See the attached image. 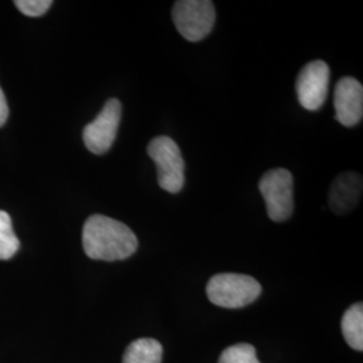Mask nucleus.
<instances>
[{
	"label": "nucleus",
	"instance_id": "obj_1",
	"mask_svg": "<svg viewBox=\"0 0 363 363\" xmlns=\"http://www.w3.org/2000/svg\"><path fill=\"white\" fill-rule=\"evenodd\" d=\"M82 245L86 256L91 259L117 261L130 257L136 252L139 242L125 223L94 214L85 220Z\"/></svg>",
	"mask_w": 363,
	"mask_h": 363
},
{
	"label": "nucleus",
	"instance_id": "obj_2",
	"mask_svg": "<svg viewBox=\"0 0 363 363\" xmlns=\"http://www.w3.org/2000/svg\"><path fill=\"white\" fill-rule=\"evenodd\" d=\"M210 301L223 308H242L261 295L259 281L247 274L220 273L210 279L206 286Z\"/></svg>",
	"mask_w": 363,
	"mask_h": 363
},
{
	"label": "nucleus",
	"instance_id": "obj_3",
	"mask_svg": "<svg viewBox=\"0 0 363 363\" xmlns=\"http://www.w3.org/2000/svg\"><path fill=\"white\" fill-rule=\"evenodd\" d=\"M147 152L156 164L159 186L167 193L178 194L184 186L186 167L178 144L169 136H157L148 144Z\"/></svg>",
	"mask_w": 363,
	"mask_h": 363
},
{
	"label": "nucleus",
	"instance_id": "obj_4",
	"mask_svg": "<svg viewBox=\"0 0 363 363\" xmlns=\"http://www.w3.org/2000/svg\"><path fill=\"white\" fill-rule=\"evenodd\" d=\"M172 21L183 38L199 42L208 37L216 23L214 3L210 0L175 1Z\"/></svg>",
	"mask_w": 363,
	"mask_h": 363
},
{
	"label": "nucleus",
	"instance_id": "obj_5",
	"mask_svg": "<svg viewBox=\"0 0 363 363\" xmlns=\"http://www.w3.org/2000/svg\"><path fill=\"white\" fill-rule=\"evenodd\" d=\"M259 193L265 199L268 217L274 222L291 218L294 202V175L286 169H274L265 172L259 183Z\"/></svg>",
	"mask_w": 363,
	"mask_h": 363
},
{
	"label": "nucleus",
	"instance_id": "obj_6",
	"mask_svg": "<svg viewBox=\"0 0 363 363\" xmlns=\"http://www.w3.org/2000/svg\"><path fill=\"white\" fill-rule=\"evenodd\" d=\"M121 121V103L111 99L91 123L84 130V143L94 155H103L115 143L118 125Z\"/></svg>",
	"mask_w": 363,
	"mask_h": 363
},
{
	"label": "nucleus",
	"instance_id": "obj_7",
	"mask_svg": "<svg viewBox=\"0 0 363 363\" xmlns=\"http://www.w3.org/2000/svg\"><path fill=\"white\" fill-rule=\"evenodd\" d=\"M330 67L325 61L316 60L304 66L296 79V94L300 105L310 111H319L327 100Z\"/></svg>",
	"mask_w": 363,
	"mask_h": 363
},
{
	"label": "nucleus",
	"instance_id": "obj_8",
	"mask_svg": "<svg viewBox=\"0 0 363 363\" xmlns=\"http://www.w3.org/2000/svg\"><path fill=\"white\" fill-rule=\"evenodd\" d=\"M335 120L345 127H355L362 121L363 86L352 77H343L337 81L334 91Z\"/></svg>",
	"mask_w": 363,
	"mask_h": 363
},
{
	"label": "nucleus",
	"instance_id": "obj_9",
	"mask_svg": "<svg viewBox=\"0 0 363 363\" xmlns=\"http://www.w3.org/2000/svg\"><path fill=\"white\" fill-rule=\"evenodd\" d=\"M363 191L362 177L357 172H343L333 182L328 205L335 214L350 213L358 206Z\"/></svg>",
	"mask_w": 363,
	"mask_h": 363
},
{
	"label": "nucleus",
	"instance_id": "obj_10",
	"mask_svg": "<svg viewBox=\"0 0 363 363\" xmlns=\"http://www.w3.org/2000/svg\"><path fill=\"white\" fill-rule=\"evenodd\" d=\"M163 347L151 337H142L127 347L123 363H162Z\"/></svg>",
	"mask_w": 363,
	"mask_h": 363
},
{
	"label": "nucleus",
	"instance_id": "obj_11",
	"mask_svg": "<svg viewBox=\"0 0 363 363\" xmlns=\"http://www.w3.org/2000/svg\"><path fill=\"white\" fill-rule=\"evenodd\" d=\"M342 333L346 342L354 350L363 349V306L362 303L351 306L342 319Z\"/></svg>",
	"mask_w": 363,
	"mask_h": 363
},
{
	"label": "nucleus",
	"instance_id": "obj_12",
	"mask_svg": "<svg viewBox=\"0 0 363 363\" xmlns=\"http://www.w3.org/2000/svg\"><path fill=\"white\" fill-rule=\"evenodd\" d=\"M21 242L13 233L11 217L0 210V259H9L15 256Z\"/></svg>",
	"mask_w": 363,
	"mask_h": 363
},
{
	"label": "nucleus",
	"instance_id": "obj_13",
	"mask_svg": "<svg viewBox=\"0 0 363 363\" xmlns=\"http://www.w3.org/2000/svg\"><path fill=\"white\" fill-rule=\"evenodd\" d=\"M220 363H259V361L256 355V349L252 345L240 343L223 351Z\"/></svg>",
	"mask_w": 363,
	"mask_h": 363
},
{
	"label": "nucleus",
	"instance_id": "obj_14",
	"mask_svg": "<svg viewBox=\"0 0 363 363\" xmlns=\"http://www.w3.org/2000/svg\"><path fill=\"white\" fill-rule=\"evenodd\" d=\"M13 4L21 13L27 16H40L46 13L52 4V0H15Z\"/></svg>",
	"mask_w": 363,
	"mask_h": 363
},
{
	"label": "nucleus",
	"instance_id": "obj_15",
	"mask_svg": "<svg viewBox=\"0 0 363 363\" xmlns=\"http://www.w3.org/2000/svg\"><path fill=\"white\" fill-rule=\"evenodd\" d=\"M7 118H9V105H7L6 96L0 88V127H3L6 124Z\"/></svg>",
	"mask_w": 363,
	"mask_h": 363
}]
</instances>
